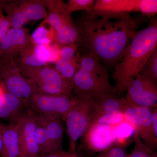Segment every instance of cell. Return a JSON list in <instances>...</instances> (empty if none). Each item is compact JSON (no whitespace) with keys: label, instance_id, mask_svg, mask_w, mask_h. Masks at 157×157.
I'll return each mask as SVG.
<instances>
[{"label":"cell","instance_id":"38","mask_svg":"<svg viewBox=\"0 0 157 157\" xmlns=\"http://www.w3.org/2000/svg\"><path fill=\"white\" fill-rule=\"evenodd\" d=\"M0 60H1V57H0Z\"/></svg>","mask_w":157,"mask_h":157},{"label":"cell","instance_id":"11","mask_svg":"<svg viewBox=\"0 0 157 157\" xmlns=\"http://www.w3.org/2000/svg\"><path fill=\"white\" fill-rule=\"evenodd\" d=\"M126 100L129 104L152 108L157 107V82L137 74L126 87Z\"/></svg>","mask_w":157,"mask_h":157},{"label":"cell","instance_id":"31","mask_svg":"<svg viewBox=\"0 0 157 157\" xmlns=\"http://www.w3.org/2000/svg\"><path fill=\"white\" fill-rule=\"evenodd\" d=\"M3 11L0 7V42L11 28L10 21Z\"/></svg>","mask_w":157,"mask_h":157},{"label":"cell","instance_id":"16","mask_svg":"<svg viewBox=\"0 0 157 157\" xmlns=\"http://www.w3.org/2000/svg\"><path fill=\"white\" fill-rule=\"evenodd\" d=\"M22 117L5 126L1 157H19V131Z\"/></svg>","mask_w":157,"mask_h":157},{"label":"cell","instance_id":"14","mask_svg":"<svg viewBox=\"0 0 157 157\" xmlns=\"http://www.w3.org/2000/svg\"><path fill=\"white\" fill-rule=\"evenodd\" d=\"M84 135L89 148L95 151L108 148L116 139L115 131L111 126L101 124L91 126Z\"/></svg>","mask_w":157,"mask_h":157},{"label":"cell","instance_id":"2","mask_svg":"<svg viewBox=\"0 0 157 157\" xmlns=\"http://www.w3.org/2000/svg\"><path fill=\"white\" fill-rule=\"evenodd\" d=\"M157 45V20L155 17L146 28L136 32L121 62L115 67L113 77L118 95L126 90L129 82L140 73Z\"/></svg>","mask_w":157,"mask_h":157},{"label":"cell","instance_id":"17","mask_svg":"<svg viewBox=\"0 0 157 157\" xmlns=\"http://www.w3.org/2000/svg\"><path fill=\"white\" fill-rule=\"evenodd\" d=\"M137 0H97L93 11L107 14H130L137 12Z\"/></svg>","mask_w":157,"mask_h":157},{"label":"cell","instance_id":"7","mask_svg":"<svg viewBox=\"0 0 157 157\" xmlns=\"http://www.w3.org/2000/svg\"><path fill=\"white\" fill-rule=\"evenodd\" d=\"M0 84L5 90L18 98L31 109V99L36 90L21 73L14 60H0Z\"/></svg>","mask_w":157,"mask_h":157},{"label":"cell","instance_id":"18","mask_svg":"<svg viewBox=\"0 0 157 157\" xmlns=\"http://www.w3.org/2000/svg\"><path fill=\"white\" fill-rule=\"evenodd\" d=\"M37 119L45 129L46 135L55 152L63 151L64 127L61 119L36 114Z\"/></svg>","mask_w":157,"mask_h":157},{"label":"cell","instance_id":"30","mask_svg":"<svg viewBox=\"0 0 157 157\" xmlns=\"http://www.w3.org/2000/svg\"><path fill=\"white\" fill-rule=\"evenodd\" d=\"M138 12L148 17L155 15L157 12V0H139Z\"/></svg>","mask_w":157,"mask_h":157},{"label":"cell","instance_id":"37","mask_svg":"<svg viewBox=\"0 0 157 157\" xmlns=\"http://www.w3.org/2000/svg\"><path fill=\"white\" fill-rule=\"evenodd\" d=\"M70 157H78V156L75 153L73 152V153L72 154Z\"/></svg>","mask_w":157,"mask_h":157},{"label":"cell","instance_id":"9","mask_svg":"<svg viewBox=\"0 0 157 157\" xmlns=\"http://www.w3.org/2000/svg\"><path fill=\"white\" fill-rule=\"evenodd\" d=\"M76 101L72 95H52L35 91L31 101V109L38 115L64 119Z\"/></svg>","mask_w":157,"mask_h":157},{"label":"cell","instance_id":"8","mask_svg":"<svg viewBox=\"0 0 157 157\" xmlns=\"http://www.w3.org/2000/svg\"><path fill=\"white\" fill-rule=\"evenodd\" d=\"M0 7L7 14L11 28L23 27L27 23L47 17L44 0L0 1Z\"/></svg>","mask_w":157,"mask_h":157},{"label":"cell","instance_id":"1","mask_svg":"<svg viewBox=\"0 0 157 157\" xmlns=\"http://www.w3.org/2000/svg\"><path fill=\"white\" fill-rule=\"evenodd\" d=\"M76 24L78 31L77 47L109 63L121 59L137 32V24L130 14L85 11Z\"/></svg>","mask_w":157,"mask_h":157},{"label":"cell","instance_id":"10","mask_svg":"<svg viewBox=\"0 0 157 157\" xmlns=\"http://www.w3.org/2000/svg\"><path fill=\"white\" fill-rule=\"evenodd\" d=\"M124 114V117L135 128V136L139 137L152 149H155L157 136L151 124V108L131 105L128 103Z\"/></svg>","mask_w":157,"mask_h":157},{"label":"cell","instance_id":"34","mask_svg":"<svg viewBox=\"0 0 157 157\" xmlns=\"http://www.w3.org/2000/svg\"><path fill=\"white\" fill-rule=\"evenodd\" d=\"M151 124L155 134L157 136V107L151 108Z\"/></svg>","mask_w":157,"mask_h":157},{"label":"cell","instance_id":"23","mask_svg":"<svg viewBox=\"0 0 157 157\" xmlns=\"http://www.w3.org/2000/svg\"><path fill=\"white\" fill-rule=\"evenodd\" d=\"M36 137L39 153L45 155L55 152L48 140L43 125L38 120L37 117Z\"/></svg>","mask_w":157,"mask_h":157},{"label":"cell","instance_id":"19","mask_svg":"<svg viewBox=\"0 0 157 157\" xmlns=\"http://www.w3.org/2000/svg\"><path fill=\"white\" fill-rule=\"evenodd\" d=\"M5 91L2 102L0 104V118L13 121L22 117L30 109L18 98L5 90Z\"/></svg>","mask_w":157,"mask_h":157},{"label":"cell","instance_id":"21","mask_svg":"<svg viewBox=\"0 0 157 157\" xmlns=\"http://www.w3.org/2000/svg\"><path fill=\"white\" fill-rule=\"evenodd\" d=\"M56 34L46 20L39 25L31 35V41L34 45H48L55 42Z\"/></svg>","mask_w":157,"mask_h":157},{"label":"cell","instance_id":"5","mask_svg":"<svg viewBox=\"0 0 157 157\" xmlns=\"http://www.w3.org/2000/svg\"><path fill=\"white\" fill-rule=\"evenodd\" d=\"M96 104L97 99L76 98L75 104L64 119L67 125L70 151L75 150L77 140L84 135L90 126L95 114Z\"/></svg>","mask_w":157,"mask_h":157},{"label":"cell","instance_id":"26","mask_svg":"<svg viewBox=\"0 0 157 157\" xmlns=\"http://www.w3.org/2000/svg\"><path fill=\"white\" fill-rule=\"evenodd\" d=\"M127 157H157V154L139 137L135 136L134 147Z\"/></svg>","mask_w":157,"mask_h":157},{"label":"cell","instance_id":"24","mask_svg":"<svg viewBox=\"0 0 157 157\" xmlns=\"http://www.w3.org/2000/svg\"><path fill=\"white\" fill-rule=\"evenodd\" d=\"M124 118V116L123 113L120 111L101 113L95 116L90 126L94 124H101L110 126L117 124L121 122Z\"/></svg>","mask_w":157,"mask_h":157},{"label":"cell","instance_id":"39","mask_svg":"<svg viewBox=\"0 0 157 157\" xmlns=\"http://www.w3.org/2000/svg\"></svg>","mask_w":157,"mask_h":157},{"label":"cell","instance_id":"15","mask_svg":"<svg viewBox=\"0 0 157 157\" xmlns=\"http://www.w3.org/2000/svg\"><path fill=\"white\" fill-rule=\"evenodd\" d=\"M76 43L59 47V59L55 63V68L65 78L72 82L73 76L79 69V56Z\"/></svg>","mask_w":157,"mask_h":157},{"label":"cell","instance_id":"27","mask_svg":"<svg viewBox=\"0 0 157 157\" xmlns=\"http://www.w3.org/2000/svg\"><path fill=\"white\" fill-rule=\"evenodd\" d=\"M95 2L94 0H69L66 3V12L72 16L73 12L76 11H92L94 10Z\"/></svg>","mask_w":157,"mask_h":157},{"label":"cell","instance_id":"36","mask_svg":"<svg viewBox=\"0 0 157 157\" xmlns=\"http://www.w3.org/2000/svg\"><path fill=\"white\" fill-rule=\"evenodd\" d=\"M5 90L0 84V104L2 102L5 94Z\"/></svg>","mask_w":157,"mask_h":157},{"label":"cell","instance_id":"4","mask_svg":"<svg viewBox=\"0 0 157 157\" xmlns=\"http://www.w3.org/2000/svg\"><path fill=\"white\" fill-rule=\"evenodd\" d=\"M47 10L46 20L56 34L55 42L59 46L77 43L78 31L76 23L66 11V3L61 0H44Z\"/></svg>","mask_w":157,"mask_h":157},{"label":"cell","instance_id":"3","mask_svg":"<svg viewBox=\"0 0 157 157\" xmlns=\"http://www.w3.org/2000/svg\"><path fill=\"white\" fill-rule=\"evenodd\" d=\"M14 61L21 73L31 82L36 91L52 95L72 94V82L62 76L55 67L47 65L30 67L15 60Z\"/></svg>","mask_w":157,"mask_h":157},{"label":"cell","instance_id":"35","mask_svg":"<svg viewBox=\"0 0 157 157\" xmlns=\"http://www.w3.org/2000/svg\"><path fill=\"white\" fill-rule=\"evenodd\" d=\"M5 125L0 124V154L2 151L3 146L2 135L3 130H4Z\"/></svg>","mask_w":157,"mask_h":157},{"label":"cell","instance_id":"25","mask_svg":"<svg viewBox=\"0 0 157 157\" xmlns=\"http://www.w3.org/2000/svg\"><path fill=\"white\" fill-rule=\"evenodd\" d=\"M34 45L31 44L27 47L15 59V60L22 64L30 67H41L45 66L37 59L34 52Z\"/></svg>","mask_w":157,"mask_h":157},{"label":"cell","instance_id":"33","mask_svg":"<svg viewBox=\"0 0 157 157\" xmlns=\"http://www.w3.org/2000/svg\"><path fill=\"white\" fill-rule=\"evenodd\" d=\"M73 152L71 151H63L52 153L45 155H43L42 156L39 157H70Z\"/></svg>","mask_w":157,"mask_h":157},{"label":"cell","instance_id":"20","mask_svg":"<svg viewBox=\"0 0 157 157\" xmlns=\"http://www.w3.org/2000/svg\"><path fill=\"white\" fill-rule=\"evenodd\" d=\"M127 105L128 102L125 98H118L113 95H108L97 99L95 116L114 111L124 113Z\"/></svg>","mask_w":157,"mask_h":157},{"label":"cell","instance_id":"22","mask_svg":"<svg viewBox=\"0 0 157 157\" xmlns=\"http://www.w3.org/2000/svg\"><path fill=\"white\" fill-rule=\"evenodd\" d=\"M34 52L37 59L44 65L54 63L59 59V46L56 43L48 45H34Z\"/></svg>","mask_w":157,"mask_h":157},{"label":"cell","instance_id":"32","mask_svg":"<svg viewBox=\"0 0 157 157\" xmlns=\"http://www.w3.org/2000/svg\"><path fill=\"white\" fill-rule=\"evenodd\" d=\"M133 128L132 126L127 123H123L117 128L115 131L116 137L118 139H124L131 135Z\"/></svg>","mask_w":157,"mask_h":157},{"label":"cell","instance_id":"6","mask_svg":"<svg viewBox=\"0 0 157 157\" xmlns=\"http://www.w3.org/2000/svg\"><path fill=\"white\" fill-rule=\"evenodd\" d=\"M73 92L79 99H99L117 94L108 76H104L78 69L72 79Z\"/></svg>","mask_w":157,"mask_h":157},{"label":"cell","instance_id":"28","mask_svg":"<svg viewBox=\"0 0 157 157\" xmlns=\"http://www.w3.org/2000/svg\"><path fill=\"white\" fill-rule=\"evenodd\" d=\"M139 73L157 82V48L149 57Z\"/></svg>","mask_w":157,"mask_h":157},{"label":"cell","instance_id":"29","mask_svg":"<svg viewBox=\"0 0 157 157\" xmlns=\"http://www.w3.org/2000/svg\"><path fill=\"white\" fill-rule=\"evenodd\" d=\"M126 150L124 145L114 143L102 151L95 157H127Z\"/></svg>","mask_w":157,"mask_h":157},{"label":"cell","instance_id":"13","mask_svg":"<svg viewBox=\"0 0 157 157\" xmlns=\"http://www.w3.org/2000/svg\"><path fill=\"white\" fill-rule=\"evenodd\" d=\"M36 114L29 110L21 119L19 131V157H39L36 140Z\"/></svg>","mask_w":157,"mask_h":157},{"label":"cell","instance_id":"12","mask_svg":"<svg viewBox=\"0 0 157 157\" xmlns=\"http://www.w3.org/2000/svg\"><path fill=\"white\" fill-rule=\"evenodd\" d=\"M32 44L28 29L11 28L0 42L1 59H15Z\"/></svg>","mask_w":157,"mask_h":157}]
</instances>
